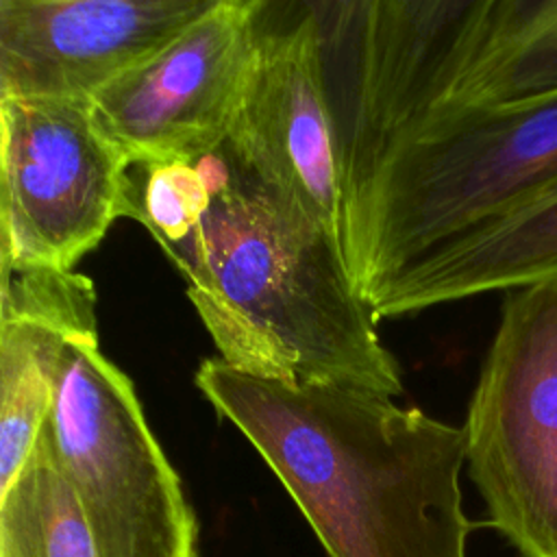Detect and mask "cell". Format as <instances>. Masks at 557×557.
<instances>
[{"instance_id":"obj_1","label":"cell","mask_w":557,"mask_h":557,"mask_svg":"<svg viewBox=\"0 0 557 557\" xmlns=\"http://www.w3.org/2000/svg\"><path fill=\"white\" fill-rule=\"evenodd\" d=\"M128 218L183 274L228 366L289 383L403 394L337 237L315 226L222 146L196 161L133 165Z\"/></svg>"},{"instance_id":"obj_2","label":"cell","mask_w":557,"mask_h":557,"mask_svg":"<svg viewBox=\"0 0 557 557\" xmlns=\"http://www.w3.org/2000/svg\"><path fill=\"white\" fill-rule=\"evenodd\" d=\"M196 387L283 483L329 557H468L463 426L342 383L200 361Z\"/></svg>"},{"instance_id":"obj_3","label":"cell","mask_w":557,"mask_h":557,"mask_svg":"<svg viewBox=\"0 0 557 557\" xmlns=\"http://www.w3.org/2000/svg\"><path fill=\"white\" fill-rule=\"evenodd\" d=\"M342 246L366 296L435 246L557 194V94L420 122L342 176Z\"/></svg>"},{"instance_id":"obj_4","label":"cell","mask_w":557,"mask_h":557,"mask_svg":"<svg viewBox=\"0 0 557 557\" xmlns=\"http://www.w3.org/2000/svg\"><path fill=\"white\" fill-rule=\"evenodd\" d=\"M100 557H198V520L148 426L133 381L100 350L98 326L65 335L46 418Z\"/></svg>"},{"instance_id":"obj_5","label":"cell","mask_w":557,"mask_h":557,"mask_svg":"<svg viewBox=\"0 0 557 557\" xmlns=\"http://www.w3.org/2000/svg\"><path fill=\"white\" fill-rule=\"evenodd\" d=\"M463 435L485 524L522 557H557V281L505 292Z\"/></svg>"},{"instance_id":"obj_6","label":"cell","mask_w":557,"mask_h":557,"mask_svg":"<svg viewBox=\"0 0 557 557\" xmlns=\"http://www.w3.org/2000/svg\"><path fill=\"white\" fill-rule=\"evenodd\" d=\"M0 268L74 272L128 218V154L87 98H0Z\"/></svg>"},{"instance_id":"obj_7","label":"cell","mask_w":557,"mask_h":557,"mask_svg":"<svg viewBox=\"0 0 557 557\" xmlns=\"http://www.w3.org/2000/svg\"><path fill=\"white\" fill-rule=\"evenodd\" d=\"M265 7L215 0L157 54L91 98L133 165L196 161L224 144L255 67Z\"/></svg>"},{"instance_id":"obj_8","label":"cell","mask_w":557,"mask_h":557,"mask_svg":"<svg viewBox=\"0 0 557 557\" xmlns=\"http://www.w3.org/2000/svg\"><path fill=\"white\" fill-rule=\"evenodd\" d=\"M337 141L324 33L311 7L283 28H263L226 144L287 205L342 242Z\"/></svg>"},{"instance_id":"obj_9","label":"cell","mask_w":557,"mask_h":557,"mask_svg":"<svg viewBox=\"0 0 557 557\" xmlns=\"http://www.w3.org/2000/svg\"><path fill=\"white\" fill-rule=\"evenodd\" d=\"M215 0H0V98H87Z\"/></svg>"},{"instance_id":"obj_10","label":"cell","mask_w":557,"mask_h":557,"mask_svg":"<svg viewBox=\"0 0 557 557\" xmlns=\"http://www.w3.org/2000/svg\"><path fill=\"white\" fill-rule=\"evenodd\" d=\"M555 94L557 0H474L405 89L381 144L426 120Z\"/></svg>"},{"instance_id":"obj_11","label":"cell","mask_w":557,"mask_h":557,"mask_svg":"<svg viewBox=\"0 0 557 557\" xmlns=\"http://www.w3.org/2000/svg\"><path fill=\"white\" fill-rule=\"evenodd\" d=\"M96 324L87 276L0 268V492L26 463L52 407L61 339Z\"/></svg>"},{"instance_id":"obj_12","label":"cell","mask_w":557,"mask_h":557,"mask_svg":"<svg viewBox=\"0 0 557 557\" xmlns=\"http://www.w3.org/2000/svg\"><path fill=\"white\" fill-rule=\"evenodd\" d=\"M544 281H557V194L435 246L366 300L381 320Z\"/></svg>"},{"instance_id":"obj_13","label":"cell","mask_w":557,"mask_h":557,"mask_svg":"<svg viewBox=\"0 0 557 557\" xmlns=\"http://www.w3.org/2000/svg\"><path fill=\"white\" fill-rule=\"evenodd\" d=\"M0 557H100L46 422L26 463L0 492Z\"/></svg>"}]
</instances>
